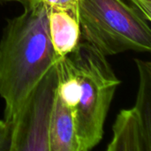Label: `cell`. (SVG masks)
Segmentation results:
<instances>
[{
	"instance_id": "cell-1",
	"label": "cell",
	"mask_w": 151,
	"mask_h": 151,
	"mask_svg": "<svg viewBox=\"0 0 151 151\" xmlns=\"http://www.w3.org/2000/svg\"><path fill=\"white\" fill-rule=\"evenodd\" d=\"M7 20L0 39V96L11 126L58 59L49 35V8L41 0Z\"/></svg>"
},
{
	"instance_id": "cell-2",
	"label": "cell",
	"mask_w": 151,
	"mask_h": 151,
	"mask_svg": "<svg viewBox=\"0 0 151 151\" xmlns=\"http://www.w3.org/2000/svg\"><path fill=\"white\" fill-rule=\"evenodd\" d=\"M68 56L81 86L79 104L73 111L78 150L88 151L104 137L105 119L120 81L107 57L85 41Z\"/></svg>"
},
{
	"instance_id": "cell-3",
	"label": "cell",
	"mask_w": 151,
	"mask_h": 151,
	"mask_svg": "<svg viewBox=\"0 0 151 151\" xmlns=\"http://www.w3.org/2000/svg\"><path fill=\"white\" fill-rule=\"evenodd\" d=\"M78 20L84 41L105 57L151 50L150 21L126 0H79Z\"/></svg>"
},
{
	"instance_id": "cell-4",
	"label": "cell",
	"mask_w": 151,
	"mask_h": 151,
	"mask_svg": "<svg viewBox=\"0 0 151 151\" xmlns=\"http://www.w3.org/2000/svg\"><path fill=\"white\" fill-rule=\"evenodd\" d=\"M58 84L55 65L10 126V151H50V125Z\"/></svg>"
},
{
	"instance_id": "cell-5",
	"label": "cell",
	"mask_w": 151,
	"mask_h": 151,
	"mask_svg": "<svg viewBox=\"0 0 151 151\" xmlns=\"http://www.w3.org/2000/svg\"><path fill=\"white\" fill-rule=\"evenodd\" d=\"M112 132L107 151H151V131L146 128L134 107L119 111Z\"/></svg>"
},
{
	"instance_id": "cell-6",
	"label": "cell",
	"mask_w": 151,
	"mask_h": 151,
	"mask_svg": "<svg viewBox=\"0 0 151 151\" xmlns=\"http://www.w3.org/2000/svg\"><path fill=\"white\" fill-rule=\"evenodd\" d=\"M48 27L51 45L58 58L71 53L81 42L79 20L66 11L49 9Z\"/></svg>"
},
{
	"instance_id": "cell-7",
	"label": "cell",
	"mask_w": 151,
	"mask_h": 151,
	"mask_svg": "<svg viewBox=\"0 0 151 151\" xmlns=\"http://www.w3.org/2000/svg\"><path fill=\"white\" fill-rule=\"evenodd\" d=\"M50 151H79L73 110L67 107L57 94L50 125Z\"/></svg>"
},
{
	"instance_id": "cell-8",
	"label": "cell",
	"mask_w": 151,
	"mask_h": 151,
	"mask_svg": "<svg viewBox=\"0 0 151 151\" xmlns=\"http://www.w3.org/2000/svg\"><path fill=\"white\" fill-rule=\"evenodd\" d=\"M139 73V88L134 108L139 113L146 128L151 131V63L135 58Z\"/></svg>"
},
{
	"instance_id": "cell-9",
	"label": "cell",
	"mask_w": 151,
	"mask_h": 151,
	"mask_svg": "<svg viewBox=\"0 0 151 151\" xmlns=\"http://www.w3.org/2000/svg\"><path fill=\"white\" fill-rule=\"evenodd\" d=\"M49 9L66 11L78 19L79 0H41Z\"/></svg>"
},
{
	"instance_id": "cell-10",
	"label": "cell",
	"mask_w": 151,
	"mask_h": 151,
	"mask_svg": "<svg viewBox=\"0 0 151 151\" xmlns=\"http://www.w3.org/2000/svg\"><path fill=\"white\" fill-rule=\"evenodd\" d=\"M10 133V125L4 119H0V151L9 150Z\"/></svg>"
},
{
	"instance_id": "cell-11",
	"label": "cell",
	"mask_w": 151,
	"mask_h": 151,
	"mask_svg": "<svg viewBox=\"0 0 151 151\" xmlns=\"http://www.w3.org/2000/svg\"><path fill=\"white\" fill-rule=\"evenodd\" d=\"M138 9L142 14L149 20H151V0H126Z\"/></svg>"
},
{
	"instance_id": "cell-12",
	"label": "cell",
	"mask_w": 151,
	"mask_h": 151,
	"mask_svg": "<svg viewBox=\"0 0 151 151\" xmlns=\"http://www.w3.org/2000/svg\"><path fill=\"white\" fill-rule=\"evenodd\" d=\"M0 1H7V2H17V3H19L21 4L22 5L26 4L27 3L32 1V0H0Z\"/></svg>"
}]
</instances>
